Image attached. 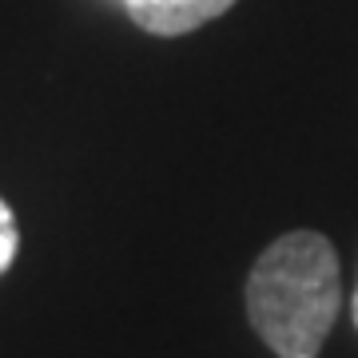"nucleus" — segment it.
I'll return each mask as SVG.
<instances>
[{
  "instance_id": "nucleus-1",
  "label": "nucleus",
  "mask_w": 358,
  "mask_h": 358,
  "mask_svg": "<svg viewBox=\"0 0 358 358\" xmlns=\"http://www.w3.org/2000/svg\"><path fill=\"white\" fill-rule=\"evenodd\" d=\"M338 310V251L322 231L279 235L247 275V319L279 358H319Z\"/></svg>"
},
{
  "instance_id": "nucleus-2",
  "label": "nucleus",
  "mask_w": 358,
  "mask_h": 358,
  "mask_svg": "<svg viewBox=\"0 0 358 358\" xmlns=\"http://www.w3.org/2000/svg\"><path fill=\"white\" fill-rule=\"evenodd\" d=\"M128 16L152 36H183L219 20L235 0H124Z\"/></svg>"
},
{
  "instance_id": "nucleus-3",
  "label": "nucleus",
  "mask_w": 358,
  "mask_h": 358,
  "mask_svg": "<svg viewBox=\"0 0 358 358\" xmlns=\"http://www.w3.org/2000/svg\"><path fill=\"white\" fill-rule=\"evenodd\" d=\"M16 251H20V227H16L13 207L4 203V195H0V275L16 263Z\"/></svg>"
},
{
  "instance_id": "nucleus-4",
  "label": "nucleus",
  "mask_w": 358,
  "mask_h": 358,
  "mask_svg": "<svg viewBox=\"0 0 358 358\" xmlns=\"http://www.w3.org/2000/svg\"><path fill=\"white\" fill-rule=\"evenodd\" d=\"M350 319H355V327H358V282H355V294H350Z\"/></svg>"
}]
</instances>
